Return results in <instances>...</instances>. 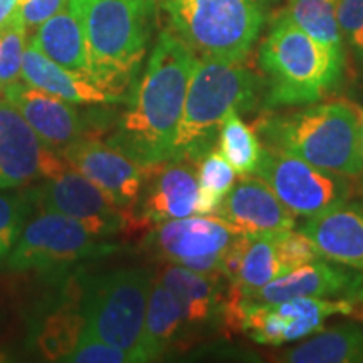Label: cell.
Returning <instances> with one entry per match:
<instances>
[{"mask_svg":"<svg viewBox=\"0 0 363 363\" xmlns=\"http://www.w3.org/2000/svg\"><path fill=\"white\" fill-rule=\"evenodd\" d=\"M30 40L56 65L93 81V66L83 29L71 11H62L45 21Z\"/></svg>","mask_w":363,"mask_h":363,"instance_id":"22","label":"cell"},{"mask_svg":"<svg viewBox=\"0 0 363 363\" xmlns=\"http://www.w3.org/2000/svg\"><path fill=\"white\" fill-rule=\"evenodd\" d=\"M0 362H6V355H2V353H0Z\"/></svg>","mask_w":363,"mask_h":363,"instance_id":"38","label":"cell"},{"mask_svg":"<svg viewBox=\"0 0 363 363\" xmlns=\"http://www.w3.org/2000/svg\"><path fill=\"white\" fill-rule=\"evenodd\" d=\"M217 216L224 217L247 235L271 238L293 229L296 224L293 212L259 177H242L225 195L224 202L217 208Z\"/></svg>","mask_w":363,"mask_h":363,"instance_id":"17","label":"cell"},{"mask_svg":"<svg viewBox=\"0 0 363 363\" xmlns=\"http://www.w3.org/2000/svg\"><path fill=\"white\" fill-rule=\"evenodd\" d=\"M33 197L29 194L0 195V262L16 246L30 214Z\"/></svg>","mask_w":363,"mask_h":363,"instance_id":"31","label":"cell"},{"mask_svg":"<svg viewBox=\"0 0 363 363\" xmlns=\"http://www.w3.org/2000/svg\"><path fill=\"white\" fill-rule=\"evenodd\" d=\"M153 279L145 267H123L91 279L81 301L86 333L123 350L131 362H142L140 338Z\"/></svg>","mask_w":363,"mask_h":363,"instance_id":"7","label":"cell"},{"mask_svg":"<svg viewBox=\"0 0 363 363\" xmlns=\"http://www.w3.org/2000/svg\"><path fill=\"white\" fill-rule=\"evenodd\" d=\"M362 148H363V125H362Z\"/></svg>","mask_w":363,"mask_h":363,"instance_id":"39","label":"cell"},{"mask_svg":"<svg viewBox=\"0 0 363 363\" xmlns=\"http://www.w3.org/2000/svg\"><path fill=\"white\" fill-rule=\"evenodd\" d=\"M27 29L19 13L0 26V93L13 81H19L22 56L26 51Z\"/></svg>","mask_w":363,"mask_h":363,"instance_id":"30","label":"cell"},{"mask_svg":"<svg viewBox=\"0 0 363 363\" xmlns=\"http://www.w3.org/2000/svg\"><path fill=\"white\" fill-rule=\"evenodd\" d=\"M360 120H362V123H363V111H360Z\"/></svg>","mask_w":363,"mask_h":363,"instance_id":"40","label":"cell"},{"mask_svg":"<svg viewBox=\"0 0 363 363\" xmlns=\"http://www.w3.org/2000/svg\"><path fill=\"white\" fill-rule=\"evenodd\" d=\"M98 242L81 222L57 212L43 211L24 227L9 254L12 271H59L86 257L111 251Z\"/></svg>","mask_w":363,"mask_h":363,"instance_id":"8","label":"cell"},{"mask_svg":"<svg viewBox=\"0 0 363 363\" xmlns=\"http://www.w3.org/2000/svg\"><path fill=\"white\" fill-rule=\"evenodd\" d=\"M357 299H358V301H362V303H363V286H362L360 289H358V293H357Z\"/></svg>","mask_w":363,"mask_h":363,"instance_id":"37","label":"cell"},{"mask_svg":"<svg viewBox=\"0 0 363 363\" xmlns=\"http://www.w3.org/2000/svg\"><path fill=\"white\" fill-rule=\"evenodd\" d=\"M21 78L27 84L48 91L54 96L72 104H113L121 101V96L99 88L84 76L65 69L35 48L30 40L22 56Z\"/></svg>","mask_w":363,"mask_h":363,"instance_id":"21","label":"cell"},{"mask_svg":"<svg viewBox=\"0 0 363 363\" xmlns=\"http://www.w3.org/2000/svg\"><path fill=\"white\" fill-rule=\"evenodd\" d=\"M257 65L264 79L262 111L318 103L343 83L345 57L313 39L286 12L272 21Z\"/></svg>","mask_w":363,"mask_h":363,"instance_id":"2","label":"cell"},{"mask_svg":"<svg viewBox=\"0 0 363 363\" xmlns=\"http://www.w3.org/2000/svg\"><path fill=\"white\" fill-rule=\"evenodd\" d=\"M362 120L347 103H313L301 110L262 111L254 128L262 147L347 177L363 174Z\"/></svg>","mask_w":363,"mask_h":363,"instance_id":"3","label":"cell"},{"mask_svg":"<svg viewBox=\"0 0 363 363\" xmlns=\"http://www.w3.org/2000/svg\"><path fill=\"white\" fill-rule=\"evenodd\" d=\"M235 170L230 163L220 155V152L211 150L197 162L199 194L195 202V214H214L225 195L230 192L235 182Z\"/></svg>","mask_w":363,"mask_h":363,"instance_id":"29","label":"cell"},{"mask_svg":"<svg viewBox=\"0 0 363 363\" xmlns=\"http://www.w3.org/2000/svg\"><path fill=\"white\" fill-rule=\"evenodd\" d=\"M294 216L310 217L348 201L355 189L347 175L320 169L291 153L262 147L256 174Z\"/></svg>","mask_w":363,"mask_h":363,"instance_id":"9","label":"cell"},{"mask_svg":"<svg viewBox=\"0 0 363 363\" xmlns=\"http://www.w3.org/2000/svg\"><path fill=\"white\" fill-rule=\"evenodd\" d=\"M19 0H0V26H4L17 12Z\"/></svg>","mask_w":363,"mask_h":363,"instance_id":"36","label":"cell"},{"mask_svg":"<svg viewBox=\"0 0 363 363\" xmlns=\"http://www.w3.org/2000/svg\"><path fill=\"white\" fill-rule=\"evenodd\" d=\"M219 152L230 163L239 177L256 174L262 143L256 131L239 118V111H230L219 130Z\"/></svg>","mask_w":363,"mask_h":363,"instance_id":"28","label":"cell"},{"mask_svg":"<svg viewBox=\"0 0 363 363\" xmlns=\"http://www.w3.org/2000/svg\"><path fill=\"white\" fill-rule=\"evenodd\" d=\"M197 57L246 61L264 26L261 0H155Z\"/></svg>","mask_w":363,"mask_h":363,"instance_id":"6","label":"cell"},{"mask_svg":"<svg viewBox=\"0 0 363 363\" xmlns=\"http://www.w3.org/2000/svg\"><path fill=\"white\" fill-rule=\"evenodd\" d=\"M286 13L313 39L345 57V40L337 19V0H289Z\"/></svg>","mask_w":363,"mask_h":363,"instance_id":"27","label":"cell"},{"mask_svg":"<svg viewBox=\"0 0 363 363\" xmlns=\"http://www.w3.org/2000/svg\"><path fill=\"white\" fill-rule=\"evenodd\" d=\"M362 286L363 272L335 262L315 261L284 272L246 299L272 305L293 298H353Z\"/></svg>","mask_w":363,"mask_h":363,"instance_id":"16","label":"cell"},{"mask_svg":"<svg viewBox=\"0 0 363 363\" xmlns=\"http://www.w3.org/2000/svg\"><path fill=\"white\" fill-rule=\"evenodd\" d=\"M321 259L363 272V202L342 201L308 217L301 229Z\"/></svg>","mask_w":363,"mask_h":363,"instance_id":"15","label":"cell"},{"mask_svg":"<svg viewBox=\"0 0 363 363\" xmlns=\"http://www.w3.org/2000/svg\"><path fill=\"white\" fill-rule=\"evenodd\" d=\"M195 65L197 54L174 30H162L147 71L135 86L128 110L120 116L108 145L143 169L172 160Z\"/></svg>","mask_w":363,"mask_h":363,"instance_id":"1","label":"cell"},{"mask_svg":"<svg viewBox=\"0 0 363 363\" xmlns=\"http://www.w3.org/2000/svg\"><path fill=\"white\" fill-rule=\"evenodd\" d=\"M272 239H274L276 254H278V259L284 272L321 259L315 242L303 230L289 229L274 235Z\"/></svg>","mask_w":363,"mask_h":363,"instance_id":"32","label":"cell"},{"mask_svg":"<svg viewBox=\"0 0 363 363\" xmlns=\"http://www.w3.org/2000/svg\"><path fill=\"white\" fill-rule=\"evenodd\" d=\"M45 150L21 113L0 98V190L21 187L43 175Z\"/></svg>","mask_w":363,"mask_h":363,"instance_id":"19","label":"cell"},{"mask_svg":"<svg viewBox=\"0 0 363 363\" xmlns=\"http://www.w3.org/2000/svg\"><path fill=\"white\" fill-rule=\"evenodd\" d=\"M65 362L72 363H130L131 358L123 350L103 342L83 330L76 348Z\"/></svg>","mask_w":363,"mask_h":363,"instance_id":"34","label":"cell"},{"mask_svg":"<svg viewBox=\"0 0 363 363\" xmlns=\"http://www.w3.org/2000/svg\"><path fill=\"white\" fill-rule=\"evenodd\" d=\"M357 298H293L281 303H244L242 331L259 345H279L316 335L333 315H355Z\"/></svg>","mask_w":363,"mask_h":363,"instance_id":"11","label":"cell"},{"mask_svg":"<svg viewBox=\"0 0 363 363\" xmlns=\"http://www.w3.org/2000/svg\"><path fill=\"white\" fill-rule=\"evenodd\" d=\"M69 0H19L17 13L24 22L27 30L38 29L56 13L66 11Z\"/></svg>","mask_w":363,"mask_h":363,"instance_id":"35","label":"cell"},{"mask_svg":"<svg viewBox=\"0 0 363 363\" xmlns=\"http://www.w3.org/2000/svg\"><path fill=\"white\" fill-rule=\"evenodd\" d=\"M2 98L21 113L45 148L61 150L86 133L83 118L72 108V103L26 81H13L6 86Z\"/></svg>","mask_w":363,"mask_h":363,"instance_id":"14","label":"cell"},{"mask_svg":"<svg viewBox=\"0 0 363 363\" xmlns=\"http://www.w3.org/2000/svg\"><path fill=\"white\" fill-rule=\"evenodd\" d=\"M148 187L140 202V225H157L195 214L199 182L189 160H169L150 167Z\"/></svg>","mask_w":363,"mask_h":363,"instance_id":"18","label":"cell"},{"mask_svg":"<svg viewBox=\"0 0 363 363\" xmlns=\"http://www.w3.org/2000/svg\"><path fill=\"white\" fill-rule=\"evenodd\" d=\"M34 194L30 195L33 202H38L43 211L71 217L96 238L115 235L128 227L140 225L130 211L113 203L106 194L71 165L48 177Z\"/></svg>","mask_w":363,"mask_h":363,"instance_id":"12","label":"cell"},{"mask_svg":"<svg viewBox=\"0 0 363 363\" xmlns=\"http://www.w3.org/2000/svg\"><path fill=\"white\" fill-rule=\"evenodd\" d=\"M272 238L274 235H247L238 276L230 281V284L239 289L244 298L252 296L272 279L284 274Z\"/></svg>","mask_w":363,"mask_h":363,"instance_id":"26","label":"cell"},{"mask_svg":"<svg viewBox=\"0 0 363 363\" xmlns=\"http://www.w3.org/2000/svg\"><path fill=\"white\" fill-rule=\"evenodd\" d=\"M174 293L182 308L184 325L194 328L222 320L225 294L220 286L222 274H206L179 264H169L157 276Z\"/></svg>","mask_w":363,"mask_h":363,"instance_id":"20","label":"cell"},{"mask_svg":"<svg viewBox=\"0 0 363 363\" xmlns=\"http://www.w3.org/2000/svg\"><path fill=\"white\" fill-rule=\"evenodd\" d=\"M242 234L220 216H189L157 224L148 247L163 261L206 274H220V261Z\"/></svg>","mask_w":363,"mask_h":363,"instance_id":"10","label":"cell"},{"mask_svg":"<svg viewBox=\"0 0 363 363\" xmlns=\"http://www.w3.org/2000/svg\"><path fill=\"white\" fill-rule=\"evenodd\" d=\"M83 291L79 296H71L49 316H45L35 333L38 352L49 362H65L78 345L84 330Z\"/></svg>","mask_w":363,"mask_h":363,"instance_id":"25","label":"cell"},{"mask_svg":"<svg viewBox=\"0 0 363 363\" xmlns=\"http://www.w3.org/2000/svg\"><path fill=\"white\" fill-rule=\"evenodd\" d=\"M337 19L345 44L363 66V0H337Z\"/></svg>","mask_w":363,"mask_h":363,"instance_id":"33","label":"cell"},{"mask_svg":"<svg viewBox=\"0 0 363 363\" xmlns=\"http://www.w3.org/2000/svg\"><path fill=\"white\" fill-rule=\"evenodd\" d=\"M59 153L67 165L93 182L118 207L131 211L138 203L147 169L123 152L99 140L81 136Z\"/></svg>","mask_w":363,"mask_h":363,"instance_id":"13","label":"cell"},{"mask_svg":"<svg viewBox=\"0 0 363 363\" xmlns=\"http://www.w3.org/2000/svg\"><path fill=\"white\" fill-rule=\"evenodd\" d=\"M184 325L182 308L174 293L162 283L153 279L145 311L143 331L140 338L142 362H153L165 355L174 345L177 335Z\"/></svg>","mask_w":363,"mask_h":363,"instance_id":"23","label":"cell"},{"mask_svg":"<svg viewBox=\"0 0 363 363\" xmlns=\"http://www.w3.org/2000/svg\"><path fill=\"white\" fill-rule=\"evenodd\" d=\"M264 79L246 61L197 57L184 111L174 142L172 160L197 163L214 150L222 121L230 111L249 113L261 106Z\"/></svg>","mask_w":363,"mask_h":363,"instance_id":"4","label":"cell"},{"mask_svg":"<svg viewBox=\"0 0 363 363\" xmlns=\"http://www.w3.org/2000/svg\"><path fill=\"white\" fill-rule=\"evenodd\" d=\"M289 363H363V326L340 325L278 355Z\"/></svg>","mask_w":363,"mask_h":363,"instance_id":"24","label":"cell"},{"mask_svg":"<svg viewBox=\"0 0 363 363\" xmlns=\"http://www.w3.org/2000/svg\"><path fill=\"white\" fill-rule=\"evenodd\" d=\"M69 11L83 29L93 81L99 88L121 96L147 54L157 2L69 0Z\"/></svg>","mask_w":363,"mask_h":363,"instance_id":"5","label":"cell"}]
</instances>
